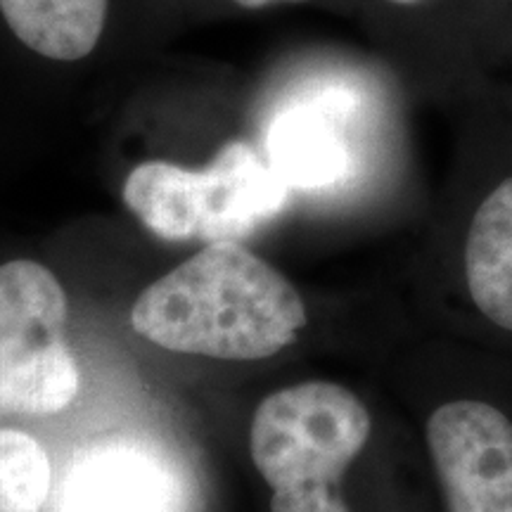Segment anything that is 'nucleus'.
Masks as SVG:
<instances>
[{
	"label": "nucleus",
	"mask_w": 512,
	"mask_h": 512,
	"mask_svg": "<svg viewBox=\"0 0 512 512\" xmlns=\"http://www.w3.org/2000/svg\"><path fill=\"white\" fill-rule=\"evenodd\" d=\"M422 283L434 335L512 356V88L467 98Z\"/></svg>",
	"instance_id": "obj_1"
},
{
	"label": "nucleus",
	"mask_w": 512,
	"mask_h": 512,
	"mask_svg": "<svg viewBox=\"0 0 512 512\" xmlns=\"http://www.w3.org/2000/svg\"><path fill=\"white\" fill-rule=\"evenodd\" d=\"M131 325L176 354L259 361L297 342L311 313L278 268L240 242H214L145 287Z\"/></svg>",
	"instance_id": "obj_2"
},
{
	"label": "nucleus",
	"mask_w": 512,
	"mask_h": 512,
	"mask_svg": "<svg viewBox=\"0 0 512 512\" xmlns=\"http://www.w3.org/2000/svg\"><path fill=\"white\" fill-rule=\"evenodd\" d=\"M413 387L444 512H512V356L437 335Z\"/></svg>",
	"instance_id": "obj_3"
},
{
	"label": "nucleus",
	"mask_w": 512,
	"mask_h": 512,
	"mask_svg": "<svg viewBox=\"0 0 512 512\" xmlns=\"http://www.w3.org/2000/svg\"><path fill=\"white\" fill-rule=\"evenodd\" d=\"M377 441L373 406L349 384L306 380L256 406L249 448L271 486V512H354L351 472Z\"/></svg>",
	"instance_id": "obj_4"
},
{
	"label": "nucleus",
	"mask_w": 512,
	"mask_h": 512,
	"mask_svg": "<svg viewBox=\"0 0 512 512\" xmlns=\"http://www.w3.org/2000/svg\"><path fill=\"white\" fill-rule=\"evenodd\" d=\"M290 185L245 140H230L204 169L138 164L126 176L124 204L157 238L240 242L285 207Z\"/></svg>",
	"instance_id": "obj_5"
},
{
	"label": "nucleus",
	"mask_w": 512,
	"mask_h": 512,
	"mask_svg": "<svg viewBox=\"0 0 512 512\" xmlns=\"http://www.w3.org/2000/svg\"><path fill=\"white\" fill-rule=\"evenodd\" d=\"M69 304L55 273L17 259L0 266V415H53L79 394Z\"/></svg>",
	"instance_id": "obj_6"
},
{
	"label": "nucleus",
	"mask_w": 512,
	"mask_h": 512,
	"mask_svg": "<svg viewBox=\"0 0 512 512\" xmlns=\"http://www.w3.org/2000/svg\"><path fill=\"white\" fill-rule=\"evenodd\" d=\"M110 0H0V15L19 41L57 62L88 57L100 43Z\"/></svg>",
	"instance_id": "obj_7"
},
{
	"label": "nucleus",
	"mask_w": 512,
	"mask_h": 512,
	"mask_svg": "<svg viewBox=\"0 0 512 512\" xmlns=\"http://www.w3.org/2000/svg\"><path fill=\"white\" fill-rule=\"evenodd\" d=\"M268 150V162L290 188H325L349 169L342 126L320 110H294L275 121Z\"/></svg>",
	"instance_id": "obj_8"
},
{
	"label": "nucleus",
	"mask_w": 512,
	"mask_h": 512,
	"mask_svg": "<svg viewBox=\"0 0 512 512\" xmlns=\"http://www.w3.org/2000/svg\"><path fill=\"white\" fill-rule=\"evenodd\" d=\"M83 467L67 512H162V482L140 463L121 453H100Z\"/></svg>",
	"instance_id": "obj_9"
},
{
	"label": "nucleus",
	"mask_w": 512,
	"mask_h": 512,
	"mask_svg": "<svg viewBox=\"0 0 512 512\" xmlns=\"http://www.w3.org/2000/svg\"><path fill=\"white\" fill-rule=\"evenodd\" d=\"M50 458L36 437L0 427V512H41L50 496Z\"/></svg>",
	"instance_id": "obj_10"
},
{
	"label": "nucleus",
	"mask_w": 512,
	"mask_h": 512,
	"mask_svg": "<svg viewBox=\"0 0 512 512\" xmlns=\"http://www.w3.org/2000/svg\"><path fill=\"white\" fill-rule=\"evenodd\" d=\"M238 3L240 8L247 10H261V8H271V5H280V3H306V0H233Z\"/></svg>",
	"instance_id": "obj_11"
},
{
	"label": "nucleus",
	"mask_w": 512,
	"mask_h": 512,
	"mask_svg": "<svg viewBox=\"0 0 512 512\" xmlns=\"http://www.w3.org/2000/svg\"><path fill=\"white\" fill-rule=\"evenodd\" d=\"M384 3L394 5V8H420V5L430 3V0H384Z\"/></svg>",
	"instance_id": "obj_12"
}]
</instances>
